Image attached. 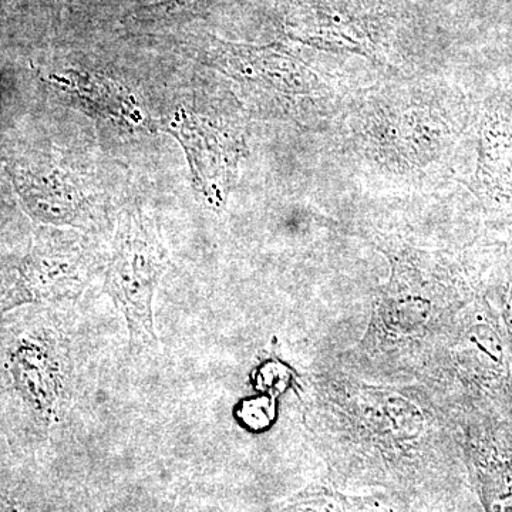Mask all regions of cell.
I'll use <instances>...</instances> for the list:
<instances>
[{
  "label": "cell",
  "instance_id": "1",
  "mask_svg": "<svg viewBox=\"0 0 512 512\" xmlns=\"http://www.w3.org/2000/svg\"><path fill=\"white\" fill-rule=\"evenodd\" d=\"M170 266V252L160 227L141 208L121 211L107 265L104 291L126 319L133 352H156L158 336L153 302Z\"/></svg>",
  "mask_w": 512,
  "mask_h": 512
},
{
  "label": "cell",
  "instance_id": "2",
  "mask_svg": "<svg viewBox=\"0 0 512 512\" xmlns=\"http://www.w3.org/2000/svg\"><path fill=\"white\" fill-rule=\"evenodd\" d=\"M94 269L96 259L79 234L43 229L20 262L15 284L0 301V313L26 303L77 301Z\"/></svg>",
  "mask_w": 512,
  "mask_h": 512
},
{
  "label": "cell",
  "instance_id": "5",
  "mask_svg": "<svg viewBox=\"0 0 512 512\" xmlns=\"http://www.w3.org/2000/svg\"><path fill=\"white\" fill-rule=\"evenodd\" d=\"M37 79L56 99L92 117L119 121L128 126H150L137 97L123 84L92 72L45 70L35 67Z\"/></svg>",
  "mask_w": 512,
  "mask_h": 512
},
{
  "label": "cell",
  "instance_id": "8",
  "mask_svg": "<svg viewBox=\"0 0 512 512\" xmlns=\"http://www.w3.org/2000/svg\"><path fill=\"white\" fill-rule=\"evenodd\" d=\"M505 322L512 333V286L508 293L507 303H505Z\"/></svg>",
  "mask_w": 512,
  "mask_h": 512
},
{
  "label": "cell",
  "instance_id": "7",
  "mask_svg": "<svg viewBox=\"0 0 512 512\" xmlns=\"http://www.w3.org/2000/svg\"><path fill=\"white\" fill-rule=\"evenodd\" d=\"M231 0H163L134 10L133 20L141 25H173L205 15Z\"/></svg>",
  "mask_w": 512,
  "mask_h": 512
},
{
  "label": "cell",
  "instance_id": "3",
  "mask_svg": "<svg viewBox=\"0 0 512 512\" xmlns=\"http://www.w3.org/2000/svg\"><path fill=\"white\" fill-rule=\"evenodd\" d=\"M23 208L36 221L52 227H77L82 221L84 195L69 171L52 158H16L6 165Z\"/></svg>",
  "mask_w": 512,
  "mask_h": 512
},
{
  "label": "cell",
  "instance_id": "6",
  "mask_svg": "<svg viewBox=\"0 0 512 512\" xmlns=\"http://www.w3.org/2000/svg\"><path fill=\"white\" fill-rule=\"evenodd\" d=\"M211 64L232 76L266 84L276 89L293 90L299 86L298 64L268 47L232 45L212 40L207 49Z\"/></svg>",
  "mask_w": 512,
  "mask_h": 512
},
{
  "label": "cell",
  "instance_id": "10",
  "mask_svg": "<svg viewBox=\"0 0 512 512\" xmlns=\"http://www.w3.org/2000/svg\"><path fill=\"white\" fill-rule=\"evenodd\" d=\"M6 192H8V190H6V185L3 183L2 178H0V198H2Z\"/></svg>",
  "mask_w": 512,
  "mask_h": 512
},
{
  "label": "cell",
  "instance_id": "4",
  "mask_svg": "<svg viewBox=\"0 0 512 512\" xmlns=\"http://www.w3.org/2000/svg\"><path fill=\"white\" fill-rule=\"evenodd\" d=\"M164 126L184 148L192 181L204 201L215 207L221 205L234 167V153L227 138L207 120L184 109L175 111Z\"/></svg>",
  "mask_w": 512,
  "mask_h": 512
},
{
  "label": "cell",
  "instance_id": "11",
  "mask_svg": "<svg viewBox=\"0 0 512 512\" xmlns=\"http://www.w3.org/2000/svg\"><path fill=\"white\" fill-rule=\"evenodd\" d=\"M47 2L50 3V5H60V3L63 2V0H47Z\"/></svg>",
  "mask_w": 512,
  "mask_h": 512
},
{
  "label": "cell",
  "instance_id": "9",
  "mask_svg": "<svg viewBox=\"0 0 512 512\" xmlns=\"http://www.w3.org/2000/svg\"><path fill=\"white\" fill-rule=\"evenodd\" d=\"M0 512H18L8 504H0Z\"/></svg>",
  "mask_w": 512,
  "mask_h": 512
}]
</instances>
